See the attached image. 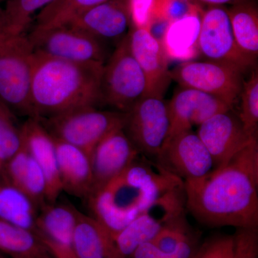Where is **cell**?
<instances>
[{"label": "cell", "instance_id": "ab89813d", "mask_svg": "<svg viewBox=\"0 0 258 258\" xmlns=\"http://www.w3.org/2000/svg\"><path fill=\"white\" fill-rule=\"evenodd\" d=\"M0 258H5L4 256H3V253H1V252H0Z\"/></svg>", "mask_w": 258, "mask_h": 258}, {"label": "cell", "instance_id": "d6986e66", "mask_svg": "<svg viewBox=\"0 0 258 258\" xmlns=\"http://www.w3.org/2000/svg\"><path fill=\"white\" fill-rule=\"evenodd\" d=\"M23 146L36 161L47 182V204H53L62 193L55 139L38 118L30 117L21 125Z\"/></svg>", "mask_w": 258, "mask_h": 258}, {"label": "cell", "instance_id": "8fae6325", "mask_svg": "<svg viewBox=\"0 0 258 258\" xmlns=\"http://www.w3.org/2000/svg\"><path fill=\"white\" fill-rule=\"evenodd\" d=\"M198 50L206 60L231 64L243 73L255 64L237 47L223 6L210 7L200 16Z\"/></svg>", "mask_w": 258, "mask_h": 258}, {"label": "cell", "instance_id": "e575fe53", "mask_svg": "<svg viewBox=\"0 0 258 258\" xmlns=\"http://www.w3.org/2000/svg\"><path fill=\"white\" fill-rule=\"evenodd\" d=\"M157 0H129L132 27L152 30Z\"/></svg>", "mask_w": 258, "mask_h": 258}, {"label": "cell", "instance_id": "ac0fdd59", "mask_svg": "<svg viewBox=\"0 0 258 258\" xmlns=\"http://www.w3.org/2000/svg\"><path fill=\"white\" fill-rule=\"evenodd\" d=\"M139 156L123 128L117 129L102 139L90 154L93 173L91 195L124 171Z\"/></svg>", "mask_w": 258, "mask_h": 258}, {"label": "cell", "instance_id": "ba28073f", "mask_svg": "<svg viewBox=\"0 0 258 258\" xmlns=\"http://www.w3.org/2000/svg\"><path fill=\"white\" fill-rule=\"evenodd\" d=\"M35 53L86 66H104L107 44L69 25L32 30L28 35Z\"/></svg>", "mask_w": 258, "mask_h": 258}, {"label": "cell", "instance_id": "b9f144b4", "mask_svg": "<svg viewBox=\"0 0 258 258\" xmlns=\"http://www.w3.org/2000/svg\"><path fill=\"white\" fill-rule=\"evenodd\" d=\"M0 1H1V0H0Z\"/></svg>", "mask_w": 258, "mask_h": 258}, {"label": "cell", "instance_id": "30bf717a", "mask_svg": "<svg viewBox=\"0 0 258 258\" xmlns=\"http://www.w3.org/2000/svg\"><path fill=\"white\" fill-rule=\"evenodd\" d=\"M123 130L140 154L157 157L170 131L167 103L159 97H143L126 113Z\"/></svg>", "mask_w": 258, "mask_h": 258}, {"label": "cell", "instance_id": "d6a6232c", "mask_svg": "<svg viewBox=\"0 0 258 258\" xmlns=\"http://www.w3.org/2000/svg\"><path fill=\"white\" fill-rule=\"evenodd\" d=\"M198 248L194 238L182 242L171 252H163L147 242L141 245L131 258H192Z\"/></svg>", "mask_w": 258, "mask_h": 258}, {"label": "cell", "instance_id": "277c9868", "mask_svg": "<svg viewBox=\"0 0 258 258\" xmlns=\"http://www.w3.org/2000/svg\"><path fill=\"white\" fill-rule=\"evenodd\" d=\"M35 52L28 35L0 32V102L15 115L35 117L31 87Z\"/></svg>", "mask_w": 258, "mask_h": 258}, {"label": "cell", "instance_id": "cb8c5ba5", "mask_svg": "<svg viewBox=\"0 0 258 258\" xmlns=\"http://www.w3.org/2000/svg\"><path fill=\"white\" fill-rule=\"evenodd\" d=\"M200 24L198 10L169 23L161 41L169 58L187 61L198 52Z\"/></svg>", "mask_w": 258, "mask_h": 258}, {"label": "cell", "instance_id": "e0dca14e", "mask_svg": "<svg viewBox=\"0 0 258 258\" xmlns=\"http://www.w3.org/2000/svg\"><path fill=\"white\" fill-rule=\"evenodd\" d=\"M167 107L170 118L167 139L192 130L193 126H198L217 113L234 110L217 97L192 88L181 87L174 93Z\"/></svg>", "mask_w": 258, "mask_h": 258}, {"label": "cell", "instance_id": "484cf974", "mask_svg": "<svg viewBox=\"0 0 258 258\" xmlns=\"http://www.w3.org/2000/svg\"><path fill=\"white\" fill-rule=\"evenodd\" d=\"M0 252L12 258H32L47 254L37 236L0 219Z\"/></svg>", "mask_w": 258, "mask_h": 258}, {"label": "cell", "instance_id": "4316f807", "mask_svg": "<svg viewBox=\"0 0 258 258\" xmlns=\"http://www.w3.org/2000/svg\"><path fill=\"white\" fill-rule=\"evenodd\" d=\"M108 0H57L37 14L32 30H46L68 25L93 7Z\"/></svg>", "mask_w": 258, "mask_h": 258}, {"label": "cell", "instance_id": "f546056e", "mask_svg": "<svg viewBox=\"0 0 258 258\" xmlns=\"http://www.w3.org/2000/svg\"><path fill=\"white\" fill-rule=\"evenodd\" d=\"M23 147L22 128L15 114L0 102V161L10 160Z\"/></svg>", "mask_w": 258, "mask_h": 258}, {"label": "cell", "instance_id": "ffe728a7", "mask_svg": "<svg viewBox=\"0 0 258 258\" xmlns=\"http://www.w3.org/2000/svg\"><path fill=\"white\" fill-rule=\"evenodd\" d=\"M53 138L62 190L79 198H89L93 188L90 156L72 144Z\"/></svg>", "mask_w": 258, "mask_h": 258}, {"label": "cell", "instance_id": "83f0119b", "mask_svg": "<svg viewBox=\"0 0 258 258\" xmlns=\"http://www.w3.org/2000/svg\"><path fill=\"white\" fill-rule=\"evenodd\" d=\"M55 1L57 0H9L3 11L5 31L25 33L34 15Z\"/></svg>", "mask_w": 258, "mask_h": 258}, {"label": "cell", "instance_id": "6da1fadb", "mask_svg": "<svg viewBox=\"0 0 258 258\" xmlns=\"http://www.w3.org/2000/svg\"><path fill=\"white\" fill-rule=\"evenodd\" d=\"M186 210L210 227H258V141L200 179L184 181Z\"/></svg>", "mask_w": 258, "mask_h": 258}, {"label": "cell", "instance_id": "8d00e7d4", "mask_svg": "<svg viewBox=\"0 0 258 258\" xmlns=\"http://www.w3.org/2000/svg\"><path fill=\"white\" fill-rule=\"evenodd\" d=\"M4 30V20H3V13H0V32Z\"/></svg>", "mask_w": 258, "mask_h": 258}, {"label": "cell", "instance_id": "603a6c76", "mask_svg": "<svg viewBox=\"0 0 258 258\" xmlns=\"http://www.w3.org/2000/svg\"><path fill=\"white\" fill-rule=\"evenodd\" d=\"M40 208L22 190L0 180V219L35 233Z\"/></svg>", "mask_w": 258, "mask_h": 258}, {"label": "cell", "instance_id": "44dd1931", "mask_svg": "<svg viewBox=\"0 0 258 258\" xmlns=\"http://www.w3.org/2000/svg\"><path fill=\"white\" fill-rule=\"evenodd\" d=\"M2 171L4 172L5 179L28 195L40 208L47 205L45 175L23 146L3 164Z\"/></svg>", "mask_w": 258, "mask_h": 258}, {"label": "cell", "instance_id": "f1b7e54d", "mask_svg": "<svg viewBox=\"0 0 258 258\" xmlns=\"http://www.w3.org/2000/svg\"><path fill=\"white\" fill-rule=\"evenodd\" d=\"M238 116L247 133L252 138L257 137L258 128V73L257 69L251 73L244 81L239 98Z\"/></svg>", "mask_w": 258, "mask_h": 258}, {"label": "cell", "instance_id": "7402d4cb", "mask_svg": "<svg viewBox=\"0 0 258 258\" xmlns=\"http://www.w3.org/2000/svg\"><path fill=\"white\" fill-rule=\"evenodd\" d=\"M76 258H115L111 235L93 217L79 212L74 232Z\"/></svg>", "mask_w": 258, "mask_h": 258}, {"label": "cell", "instance_id": "7c38bea8", "mask_svg": "<svg viewBox=\"0 0 258 258\" xmlns=\"http://www.w3.org/2000/svg\"><path fill=\"white\" fill-rule=\"evenodd\" d=\"M156 159L161 168L183 181L200 179L214 169L211 155L192 130L168 139Z\"/></svg>", "mask_w": 258, "mask_h": 258}, {"label": "cell", "instance_id": "2e32d148", "mask_svg": "<svg viewBox=\"0 0 258 258\" xmlns=\"http://www.w3.org/2000/svg\"><path fill=\"white\" fill-rule=\"evenodd\" d=\"M104 43H118L132 28L129 0H108L84 12L68 25Z\"/></svg>", "mask_w": 258, "mask_h": 258}, {"label": "cell", "instance_id": "7a4b0ae2", "mask_svg": "<svg viewBox=\"0 0 258 258\" xmlns=\"http://www.w3.org/2000/svg\"><path fill=\"white\" fill-rule=\"evenodd\" d=\"M183 184L156 161L139 157L88 200L93 217L113 238L161 195Z\"/></svg>", "mask_w": 258, "mask_h": 258}, {"label": "cell", "instance_id": "8992f818", "mask_svg": "<svg viewBox=\"0 0 258 258\" xmlns=\"http://www.w3.org/2000/svg\"><path fill=\"white\" fill-rule=\"evenodd\" d=\"M147 81L129 47L128 35L116 45L103 66L101 79L102 104L128 113L145 96Z\"/></svg>", "mask_w": 258, "mask_h": 258}, {"label": "cell", "instance_id": "1f68e13d", "mask_svg": "<svg viewBox=\"0 0 258 258\" xmlns=\"http://www.w3.org/2000/svg\"><path fill=\"white\" fill-rule=\"evenodd\" d=\"M234 235H218L210 237L198 247L192 258H234Z\"/></svg>", "mask_w": 258, "mask_h": 258}, {"label": "cell", "instance_id": "74e56055", "mask_svg": "<svg viewBox=\"0 0 258 258\" xmlns=\"http://www.w3.org/2000/svg\"><path fill=\"white\" fill-rule=\"evenodd\" d=\"M32 258H51V257H50V256L48 254H41V255L36 256V257H32Z\"/></svg>", "mask_w": 258, "mask_h": 258}, {"label": "cell", "instance_id": "d4e9b609", "mask_svg": "<svg viewBox=\"0 0 258 258\" xmlns=\"http://www.w3.org/2000/svg\"><path fill=\"white\" fill-rule=\"evenodd\" d=\"M237 47L254 62L258 56V12L249 0L232 5L227 9Z\"/></svg>", "mask_w": 258, "mask_h": 258}, {"label": "cell", "instance_id": "5bb4252c", "mask_svg": "<svg viewBox=\"0 0 258 258\" xmlns=\"http://www.w3.org/2000/svg\"><path fill=\"white\" fill-rule=\"evenodd\" d=\"M131 52L147 81L146 96L164 98L171 82L169 57L152 30L132 27L128 34Z\"/></svg>", "mask_w": 258, "mask_h": 258}, {"label": "cell", "instance_id": "836d02e7", "mask_svg": "<svg viewBox=\"0 0 258 258\" xmlns=\"http://www.w3.org/2000/svg\"><path fill=\"white\" fill-rule=\"evenodd\" d=\"M233 235L234 258H258L257 228H238Z\"/></svg>", "mask_w": 258, "mask_h": 258}, {"label": "cell", "instance_id": "52a82bcc", "mask_svg": "<svg viewBox=\"0 0 258 258\" xmlns=\"http://www.w3.org/2000/svg\"><path fill=\"white\" fill-rule=\"evenodd\" d=\"M184 184L161 195L113 238L115 258H131L166 225L186 213Z\"/></svg>", "mask_w": 258, "mask_h": 258}, {"label": "cell", "instance_id": "d590c367", "mask_svg": "<svg viewBox=\"0 0 258 258\" xmlns=\"http://www.w3.org/2000/svg\"><path fill=\"white\" fill-rule=\"evenodd\" d=\"M196 3L207 5L210 7L223 6L226 4L234 5L235 3H240L244 0H191Z\"/></svg>", "mask_w": 258, "mask_h": 258}, {"label": "cell", "instance_id": "f35d334b", "mask_svg": "<svg viewBox=\"0 0 258 258\" xmlns=\"http://www.w3.org/2000/svg\"><path fill=\"white\" fill-rule=\"evenodd\" d=\"M3 164L2 161H0V172H2V169H3Z\"/></svg>", "mask_w": 258, "mask_h": 258}, {"label": "cell", "instance_id": "60d3db41", "mask_svg": "<svg viewBox=\"0 0 258 258\" xmlns=\"http://www.w3.org/2000/svg\"><path fill=\"white\" fill-rule=\"evenodd\" d=\"M0 13H3V11H2L1 10H0Z\"/></svg>", "mask_w": 258, "mask_h": 258}, {"label": "cell", "instance_id": "5b68a950", "mask_svg": "<svg viewBox=\"0 0 258 258\" xmlns=\"http://www.w3.org/2000/svg\"><path fill=\"white\" fill-rule=\"evenodd\" d=\"M39 119L52 137L82 149L90 156L107 135L124 128L126 113L86 107Z\"/></svg>", "mask_w": 258, "mask_h": 258}, {"label": "cell", "instance_id": "4fadbf2b", "mask_svg": "<svg viewBox=\"0 0 258 258\" xmlns=\"http://www.w3.org/2000/svg\"><path fill=\"white\" fill-rule=\"evenodd\" d=\"M197 134L208 149L214 169L223 165L246 146L252 138L234 110L217 113L198 125Z\"/></svg>", "mask_w": 258, "mask_h": 258}, {"label": "cell", "instance_id": "3957f363", "mask_svg": "<svg viewBox=\"0 0 258 258\" xmlns=\"http://www.w3.org/2000/svg\"><path fill=\"white\" fill-rule=\"evenodd\" d=\"M103 66L76 64L35 52L31 87L35 118L102 104Z\"/></svg>", "mask_w": 258, "mask_h": 258}, {"label": "cell", "instance_id": "9a60e30c", "mask_svg": "<svg viewBox=\"0 0 258 258\" xmlns=\"http://www.w3.org/2000/svg\"><path fill=\"white\" fill-rule=\"evenodd\" d=\"M79 211L67 204H47L37 217L35 235L51 258H76L74 232Z\"/></svg>", "mask_w": 258, "mask_h": 258}, {"label": "cell", "instance_id": "4dcf8cb0", "mask_svg": "<svg viewBox=\"0 0 258 258\" xmlns=\"http://www.w3.org/2000/svg\"><path fill=\"white\" fill-rule=\"evenodd\" d=\"M191 238L192 232L184 213L164 227L150 243L163 252H171Z\"/></svg>", "mask_w": 258, "mask_h": 258}, {"label": "cell", "instance_id": "9c48e42d", "mask_svg": "<svg viewBox=\"0 0 258 258\" xmlns=\"http://www.w3.org/2000/svg\"><path fill=\"white\" fill-rule=\"evenodd\" d=\"M244 73L235 66L210 60H187L170 70L171 81L220 98L234 108L238 103Z\"/></svg>", "mask_w": 258, "mask_h": 258}]
</instances>
